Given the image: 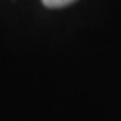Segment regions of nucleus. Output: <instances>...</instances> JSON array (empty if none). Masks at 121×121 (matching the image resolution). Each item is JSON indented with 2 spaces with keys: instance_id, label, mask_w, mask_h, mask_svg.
Segmentation results:
<instances>
[{
  "instance_id": "nucleus-1",
  "label": "nucleus",
  "mask_w": 121,
  "mask_h": 121,
  "mask_svg": "<svg viewBox=\"0 0 121 121\" xmlns=\"http://www.w3.org/2000/svg\"><path fill=\"white\" fill-rule=\"evenodd\" d=\"M72 2H76V0H43V3L47 8H63V6L71 5Z\"/></svg>"
}]
</instances>
